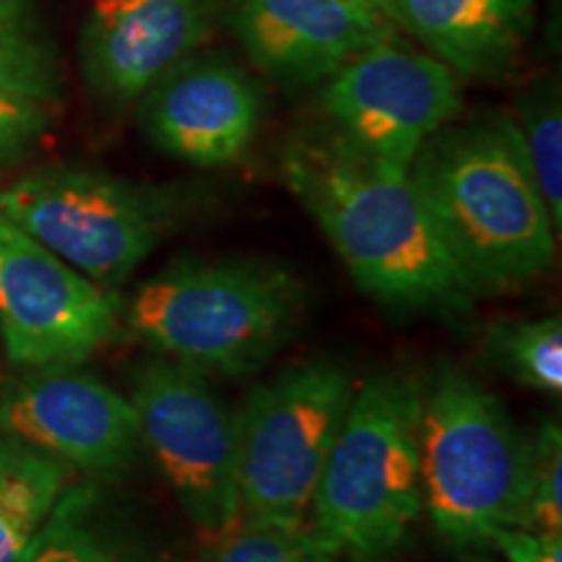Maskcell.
I'll use <instances>...</instances> for the list:
<instances>
[{
    "mask_svg": "<svg viewBox=\"0 0 562 562\" xmlns=\"http://www.w3.org/2000/svg\"><path fill=\"white\" fill-rule=\"evenodd\" d=\"M531 459L533 435L467 372L442 368L430 389H422V508L442 542L480 550L501 529H518Z\"/></svg>",
    "mask_w": 562,
    "mask_h": 562,
    "instance_id": "277c9868",
    "label": "cell"
},
{
    "mask_svg": "<svg viewBox=\"0 0 562 562\" xmlns=\"http://www.w3.org/2000/svg\"><path fill=\"white\" fill-rule=\"evenodd\" d=\"M209 562H339V558L307 524L240 518L216 539Z\"/></svg>",
    "mask_w": 562,
    "mask_h": 562,
    "instance_id": "ffe728a7",
    "label": "cell"
},
{
    "mask_svg": "<svg viewBox=\"0 0 562 562\" xmlns=\"http://www.w3.org/2000/svg\"><path fill=\"white\" fill-rule=\"evenodd\" d=\"M131 404L138 438L151 448L182 510L216 542L240 521L235 412L206 375L167 357L138 370Z\"/></svg>",
    "mask_w": 562,
    "mask_h": 562,
    "instance_id": "ba28073f",
    "label": "cell"
},
{
    "mask_svg": "<svg viewBox=\"0 0 562 562\" xmlns=\"http://www.w3.org/2000/svg\"><path fill=\"white\" fill-rule=\"evenodd\" d=\"M0 83L53 104L60 63L34 0H0Z\"/></svg>",
    "mask_w": 562,
    "mask_h": 562,
    "instance_id": "e0dca14e",
    "label": "cell"
},
{
    "mask_svg": "<svg viewBox=\"0 0 562 562\" xmlns=\"http://www.w3.org/2000/svg\"><path fill=\"white\" fill-rule=\"evenodd\" d=\"M355 3H364V0H355Z\"/></svg>",
    "mask_w": 562,
    "mask_h": 562,
    "instance_id": "d4e9b609",
    "label": "cell"
},
{
    "mask_svg": "<svg viewBox=\"0 0 562 562\" xmlns=\"http://www.w3.org/2000/svg\"><path fill=\"white\" fill-rule=\"evenodd\" d=\"M461 81L510 74L531 30L533 0H364Z\"/></svg>",
    "mask_w": 562,
    "mask_h": 562,
    "instance_id": "9a60e30c",
    "label": "cell"
},
{
    "mask_svg": "<svg viewBox=\"0 0 562 562\" xmlns=\"http://www.w3.org/2000/svg\"><path fill=\"white\" fill-rule=\"evenodd\" d=\"M252 66L286 89L328 81L393 26L355 0H222Z\"/></svg>",
    "mask_w": 562,
    "mask_h": 562,
    "instance_id": "5bb4252c",
    "label": "cell"
},
{
    "mask_svg": "<svg viewBox=\"0 0 562 562\" xmlns=\"http://www.w3.org/2000/svg\"><path fill=\"white\" fill-rule=\"evenodd\" d=\"M518 140L526 165L537 180L539 193L550 209L554 227H562V110L560 89L554 81H544L526 91L516 104Z\"/></svg>",
    "mask_w": 562,
    "mask_h": 562,
    "instance_id": "d6986e66",
    "label": "cell"
},
{
    "mask_svg": "<svg viewBox=\"0 0 562 562\" xmlns=\"http://www.w3.org/2000/svg\"><path fill=\"white\" fill-rule=\"evenodd\" d=\"M422 389L378 375L355 391L311 508V529L339 560H385L419 518Z\"/></svg>",
    "mask_w": 562,
    "mask_h": 562,
    "instance_id": "5b68a950",
    "label": "cell"
},
{
    "mask_svg": "<svg viewBox=\"0 0 562 562\" xmlns=\"http://www.w3.org/2000/svg\"><path fill=\"white\" fill-rule=\"evenodd\" d=\"M0 430L89 474L123 469L140 440L131 398L74 364L13 385L0 402Z\"/></svg>",
    "mask_w": 562,
    "mask_h": 562,
    "instance_id": "7c38bea8",
    "label": "cell"
},
{
    "mask_svg": "<svg viewBox=\"0 0 562 562\" xmlns=\"http://www.w3.org/2000/svg\"><path fill=\"white\" fill-rule=\"evenodd\" d=\"M281 178L372 300L463 313L482 297L440 240L409 175L372 159L334 125L294 133L281 151Z\"/></svg>",
    "mask_w": 562,
    "mask_h": 562,
    "instance_id": "6da1fadb",
    "label": "cell"
},
{
    "mask_svg": "<svg viewBox=\"0 0 562 562\" xmlns=\"http://www.w3.org/2000/svg\"><path fill=\"white\" fill-rule=\"evenodd\" d=\"M50 125V104L0 83V170L21 159Z\"/></svg>",
    "mask_w": 562,
    "mask_h": 562,
    "instance_id": "603a6c76",
    "label": "cell"
},
{
    "mask_svg": "<svg viewBox=\"0 0 562 562\" xmlns=\"http://www.w3.org/2000/svg\"><path fill=\"white\" fill-rule=\"evenodd\" d=\"M222 16V0H91L81 30L83 79L112 104L140 94L199 53Z\"/></svg>",
    "mask_w": 562,
    "mask_h": 562,
    "instance_id": "4fadbf2b",
    "label": "cell"
},
{
    "mask_svg": "<svg viewBox=\"0 0 562 562\" xmlns=\"http://www.w3.org/2000/svg\"><path fill=\"white\" fill-rule=\"evenodd\" d=\"M0 214L76 271L115 290L178 227V191L94 167L50 165L0 191Z\"/></svg>",
    "mask_w": 562,
    "mask_h": 562,
    "instance_id": "8992f818",
    "label": "cell"
},
{
    "mask_svg": "<svg viewBox=\"0 0 562 562\" xmlns=\"http://www.w3.org/2000/svg\"><path fill=\"white\" fill-rule=\"evenodd\" d=\"M518 529L562 533V435L558 422H547L533 435L529 497Z\"/></svg>",
    "mask_w": 562,
    "mask_h": 562,
    "instance_id": "7402d4cb",
    "label": "cell"
},
{
    "mask_svg": "<svg viewBox=\"0 0 562 562\" xmlns=\"http://www.w3.org/2000/svg\"><path fill=\"white\" fill-rule=\"evenodd\" d=\"M487 357L526 389L562 393V321L558 315L531 321H505L492 326Z\"/></svg>",
    "mask_w": 562,
    "mask_h": 562,
    "instance_id": "ac0fdd59",
    "label": "cell"
},
{
    "mask_svg": "<svg viewBox=\"0 0 562 562\" xmlns=\"http://www.w3.org/2000/svg\"><path fill=\"white\" fill-rule=\"evenodd\" d=\"M492 547L503 554L505 562H562V533L510 526L492 537Z\"/></svg>",
    "mask_w": 562,
    "mask_h": 562,
    "instance_id": "cb8c5ba5",
    "label": "cell"
},
{
    "mask_svg": "<svg viewBox=\"0 0 562 562\" xmlns=\"http://www.w3.org/2000/svg\"><path fill=\"white\" fill-rule=\"evenodd\" d=\"M351 398L347 368L331 360L292 364L248 393L235 412L240 518L307 524Z\"/></svg>",
    "mask_w": 562,
    "mask_h": 562,
    "instance_id": "52a82bcc",
    "label": "cell"
},
{
    "mask_svg": "<svg viewBox=\"0 0 562 562\" xmlns=\"http://www.w3.org/2000/svg\"><path fill=\"white\" fill-rule=\"evenodd\" d=\"M83 505L87 495L70 492L66 501L55 505L50 521L40 526L16 562H133L81 524Z\"/></svg>",
    "mask_w": 562,
    "mask_h": 562,
    "instance_id": "44dd1931",
    "label": "cell"
},
{
    "mask_svg": "<svg viewBox=\"0 0 562 562\" xmlns=\"http://www.w3.org/2000/svg\"><path fill=\"white\" fill-rule=\"evenodd\" d=\"M66 461L16 438L0 442V562H16L40 526L50 518Z\"/></svg>",
    "mask_w": 562,
    "mask_h": 562,
    "instance_id": "2e32d148",
    "label": "cell"
},
{
    "mask_svg": "<svg viewBox=\"0 0 562 562\" xmlns=\"http://www.w3.org/2000/svg\"><path fill=\"white\" fill-rule=\"evenodd\" d=\"M305 286L258 258H180L138 286L131 331L201 375H248L292 339Z\"/></svg>",
    "mask_w": 562,
    "mask_h": 562,
    "instance_id": "3957f363",
    "label": "cell"
},
{
    "mask_svg": "<svg viewBox=\"0 0 562 562\" xmlns=\"http://www.w3.org/2000/svg\"><path fill=\"white\" fill-rule=\"evenodd\" d=\"M328 125L391 170L409 175L427 138L461 115V79L391 30L323 81Z\"/></svg>",
    "mask_w": 562,
    "mask_h": 562,
    "instance_id": "9c48e42d",
    "label": "cell"
},
{
    "mask_svg": "<svg viewBox=\"0 0 562 562\" xmlns=\"http://www.w3.org/2000/svg\"><path fill=\"white\" fill-rule=\"evenodd\" d=\"M263 115L261 83L224 53L188 55L138 100V125L154 149L193 167L240 161Z\"/></svg>",
    "mask_w": 562,
    "mask_h": 562,
    "instance_id": "8fae6325",
    "label": "cell"
},
{
    "mask_svg": "<svg viewBox=\"0 0 562 562\" xmlns=\"http://www.w3.org/2000/svg\"><path fill=\"white\" fill-rule=\"evenodd\" d=\"M409 180L480 294L529 284L552 266L560 232L510 115L448 123L417 151Z\"/></svg>",
    "mask_w": 562,
    "mask_h": 562,
    "instance_id": "7a4b0ae2",
    "label": "cell"
},
{
    "mask_svg": "<svg viewBox=\"0 0 562 562\" xmlns=\"http://www.w3.org/2000/svg\"><path fill=\"white\" fill-rule=\"evenodd\" d=\"M121 305L0 214V334L19 368L79 364L112 341Z\"/></svg>",
    "mask_w": 562,
    "mask_h": 562,
    "instance_id": "30bf717a",
    "label": "cell"
}]
</instances>
